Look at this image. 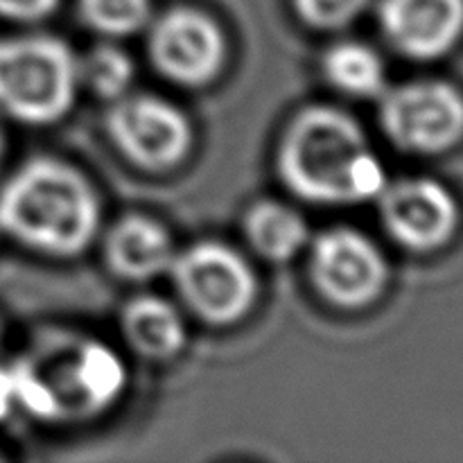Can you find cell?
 <instances>
[{"instance_id": "obj_7", "label": "cell", "mask_w": 463, "mask_h": 463, "mask_svg": "<svg viewBox=\"0 0 463 463\" xmlns=\"http://www.w3.org/2000/svg\"><path fill=\"white\" fill-rule=\"evenodd\" d=\"M111 143L134 165L165 172L179 165L193 147V127L179 107L152 93H125L107 113Z\"/></svg>"}, {"instance_id": "obj_2", "label": "cell", "mask_w": 463, "mask_h": 463, "mask_svg": "<svg viewBox=\"0 0 463 463\" xmlns=\"http://www.w3.org/2000/svg\"><path fill=\"white\" fill-rule=\"evenodd\" d=\"M99 220L90 181L59 158H30L0 185V233L32 251L80 256L98 235Z\"/></svg>"}, {"instance_id": "obj_12", "label": "cell", "mask_w": 463, "mask_h": 463, "mask_svg": "<svg viewBox=\"0 0 463 463\" xmlns=\"http://www.w3.org/2000/svg\"><path fill=\"white\" fill-rule=\"evenodd\" d=\"M176 251L165 226L145 215H125L109 229L104 258L125 280H152L170 271Z\"/></svg>"}, {"instance_id": "obj_5", "label": "cell", "mask_w": 463, "mask_h": 463, "mask_svg": "<svg viewBox=\"0 0 463 463\" xmlns=\"http://www.w3.org/2000/svg\"><path fill=\"white\" fill-rule=\"evenodd\" d=\"M380 127L393 147L414 156H441L463 143V90L423 77L380 95Z\"/></svg>"}, {"instance_id": "obj_13", "label": "cell", "mask_w": 463, "mask_h": 463, "mask_svg": "<svg viewBox=\"0 0 463 463\" xmlns=\"http://www.w3.org/2000/svg\"><path fill=\"white\" fill-rule=\"evenodd\" d=\"M120 328L127 344L147 360H170L185 346L184 317L156 294H140L127 301Z\"/></svg>"}, {"instance_id": "obj_17", "label": "cell", "mask_w": 463, "mask_h": 463, "mask_svg": "<svg viewBox=\"0 0 463 463\" xmlns=\"http://www.w3.org/2000/svg\"><path fill=\"white\" fill-rule=\"evenodd\" d=\"M149 0H80L81 21L107 39H122L149 21Z\"/></svg>"}, {"instance_id": "obj_3", "label": "cell", "mask_w": 463, "mask_h": 463, "mask_svg": "<svg viewBox=\"0 0 463 463\" xmlns=\"http://www.w3.org/2000/svg\"><path fill=\"white\" fill-rule=\"evenodd\" d=\"M125 383V364L104 344L59 342L0 371V407L18 402L43 420L81 419L111 407Z\"/></svg>"}, {"instance_id": "obj_14", "label": "cell", "mask_w": 463, "mask_h": 463, "mask_svg": "<svg viewBox=\"0 0 463 463\" xmlns=\"http://www.w3.org/2000/svg\"><path fill=\"white\" fill-rule=\"evenodd\" d=\"M244 235L258 256L271 262L292 260L310 242L307 222L297 208L283 202H258L244 217Z\"/></svg>"}, {"instance_id": "obj_16", "label": "cell", "mask_w": 463, "mask_h": 463, "mask_svg": "<svg viewBox=\"0 0 463 463\" xmlns=\"http://www.w3.org/2000/svg\"><path fill=\"white\" fill-rule=\"evenodd\" d=\"M136 66L129 54L113 43H99L80 61V81L104 99H116L129 93Z\"/></svg>"}, {"instance_id": "obj_6", "label": "cell", "mask_w": 463, "mask_h": 463, "mask_svg": "<svg viewBox=\"0 0 463 463\" xmlns=\"http://www.w3.org/2000/svg\"><path fill=\"white\" fill-rule=\"evenodd\" d=\"M167 274L185 307L206 324H235L256 301L258 280L251 265L224 242L193 244L176 253Z\"/></svg>"}, {"instance_id": "obj_1", "label": "cell", "mask_w": 463, "mask_h": 463, "mask_svg": "<svg viewBox=\"0 0 463 463\" xmlns=\"http://www.w3.org/2000/svg\"><path fill=\"white\" fill-rule=\"evenodd\" d=\"M276 167L294 197L317 206L371 202L387 185L383 161L360 122L321 104L292 118L279 143Z\"/></svg>"}, {"instance_id": "obj_19", "label": "cell", "mask_w": 463, "mask_h": 463, "mask_svg": "<svg viewBox=\"0 0 463 463\" xmlns=\"http://www.w3.org/2000/svg\"><path fill=\"white\" fill-rule=\"evenodd\" d=\"M59 0H0V18L12 23H36L54 12Z\"/></svg>"}, {"instance_id": "obj_18", "label": "cell", "mask_w": 463, "mask_h": 463, "mask_svg": "<svg viewBox=\"0 0 463 463\" xmlns=\"http://www.w3.org/2000/svg\"><path fill=\"white\" fill-rule=\"evenodd\" d=\"M306 25L315 30H342L357 21L369 0H292Z\"/></svg>"}, {"instance_id": "obj_21", "label": "cell", "mask_w": 463, "mask_h": 463, "mask_svg": "<svg viewBox=\"0 0 463 463\" xmlns=\"http://www.w3.org/2000/svg\"><path fill=\"white\" fill-rule=\"evenodd\" d=\"M0 342H3V326H0Z\"/></svg>"}, {"instance_id": "obj_15", "label": "cell", "mask_w": 463, "mask_h": 463, "mask_svg": "<svg viewBox=\"0 0 463 463\" xmlns=\"http://www.w3.org/2000/svg\"><path fill=\"white\" fill-rule=\"evenodd\" d=\"M321 72L335 90L348 98H380L387 89L383 57L362 41H342L326 50Z\"/></svg>"}, {"instance_id": "obj_4", "label": "cell", "mask_w": 463, "mask_h": 463, "mask_svg": "<svg viewBox=\"0 0 463 463\" xmlns=\"http://www.w3.org/2000/svg\"><path fill=\"white\" fill-rule=\"evenodd\" d=\"M80 59L50 34L0 39V111L25 125L59 122L75 102Z\"/></svg>"}, {"instance_id": "obj_8", "label": "cell", "mask_w": 463, "mask_h": 463, "mask_svg": "<svg viewBox=\"0 0 463 463\" xmlns=\"http://www.w3.org/2000/svg\"><path fill=\"white\" fill-rule=\"evenodd\" d=\"M310 279L328 303L344 310H360L384 292L389 265L369 235L351 226H337L317 235L312 242Z\"/></svg>"}, {"instance_id": "obj_11", "label": "cell", "mask_w": 463, "mask_h": 463, "mask_svg": "<svg viewBox=\"0 0 463 463\" xmlns=\"http://www.w3.org/2000/svg\"><path fill=\"white\" fill-rule=\"evenodd\" d=\"M378 21L398 54L437 61L463 41V0H383Z\"/></svg>"}, {"instance_id": "obj_9", "label": "cell", "mask_w": 463, "mask_h": 463, "mask_svg": "<svg viewBox=\"0 0 463 463\" xmlns=\"http://www.w3.org/2000/svg\"><path fill=\"white\" fill-rule=\"evenodd\" d=\"M378 202L389 238L411 253L441 251L459 233V202L448 185L428 176L387 181Z\"/></svg>"}, {"instance_id": "obj_20", "label": "cell", "mask_w": 463, "mask_h": 463, "mask_svg": "<svg viewBox=\"0 0 463 463\" xmlns=\"http://www.w3.org/2000/svg\"><path fill=\"white\" fill-rule=\"evenodd\" d=\"M3 156H5V136L3 131H0V163H3Z\"/></svg>"}, {"instance_id": "obj_10", "label": "cell", "mask_w": 463, "mask_h": 463, "mask_svg": "<svg viewBox=\"0 0 463 463\" xmlns=\"http://www.w3.org/2000/svg\"><path fill=\"white\" fill-rule=\"evenodd\" d=\"M224 57V32L199 9H170L149 30V59L154 68L179 86H206L220 75Z\"/></svg>"}]
</instances>
